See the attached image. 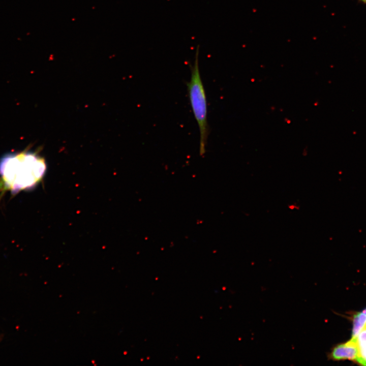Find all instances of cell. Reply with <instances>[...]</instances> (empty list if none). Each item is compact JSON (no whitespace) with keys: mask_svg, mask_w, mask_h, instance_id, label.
Returning <instances> with one entry per match:
<instances>
[{"mask_svg":"<svg viewBox=\"0 0 366 366\" xmlns=\"http://www.w3.org/2000/svg\"><path fill=\"white\" fill-rule=\"evenodd\" d=\"M46 170L45 159L28 150L10 152L0 158V180L12 194L32 189Z\"/></svg>","mask_w":366,"mask_h":366,"instance_id":"1","label":"cell"},{"mask_svg":"<svg viewBox=\"0 0 366 366\" xmlns=\"http://www.w3.org/2000/svg\"><path fill=\"white\" fill-rule=\"evenodd\" d=\"M359 2L363 4H366V0H357Z\"/></svg>","mask_w":366,"mask_h":366,"instance_id":"6","label":"cell"},{"mask_svg":"<svg viewBox=\"0 0 366 366\" xmlns=\"http://www.w3.org/2000/svg\"><path fill=\"white\" fill-rule=\"evenodd\" d=\"M357 353L356 339L352 338L346 343L334 347L328 357L335 360L346 359L356 360Z\"/></svg>","mask_w":366,"mask_h":366,"instance_id":"3","label":"cell"},{"mask_svg":"<svg viewBox=\"0 0 366 366\" xmlns=\"http://www.w3.org/2000/svg\"><path fill=\"white\" fill-rule=\"evenodd\" d=\"M199 46L196 50L194 62L190 65L191 77L187 83L188 97L191 108L198 126L200 140L199 152L203 156L206 151L209 126L207 121V105L206 93L199 67Z\"/></svg>","mask_w":366,"mask_h":366,"instance_id":"2","label":"cell"},{"mask_svg":"<svg viewBox=\"0 0 366 366\" xmlns=\"http://www.w3.org/2000/svg\"><path fill=\"white\" fill-rule=\"evenodd\" d=\"M355 339L358 350L356 361L366 365V328L362 330Z\"/></svg>","mask_w":366,"mask_h":366,"instance_id":"4","label":"cell"},{"mask_svg":"<svg viewBox=\"0 0 366 366\" xmlns=\"http://www.w3.org/2000/svg\"><path fill=\"white\" fill-rule=\"evenodd\" d=\"M366 328V308L354 315L352 332V338H355L359 333Z\"/></svg>","mask_w":366,"mask_h":366,"instance_id":"5","label":"cell"}]
</instances>
